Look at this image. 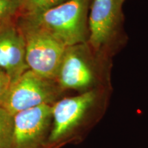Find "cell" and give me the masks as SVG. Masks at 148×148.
Listing matches in <instances>:
<instances>
[{"instance_id": "cell-10", "label": "cell", "mask_w": 148, "mask_h": 148, "mask_svg": "<svg viewBox=\"0 0 148 148\" xmlns=\"http://www.w3.org/2000/svg\"><path fill=\"white\" fill-rule=\"evenodd\" d=\"M14 128V116L0 106V147L10 148Z\"/></svg>"}, {"instance_id": "cell-12", "label": "cell", "mask_w": 148, "mask_h": 148, "mask_svg": "<svg viewBox=\"0 0 148 148\" xmlns=\"http://www.w3.org/2000/svg\"><path fill=\"white\" fill-rule=\"evenodd\" d=\"M11 84L12 82L10 77L5 73V71L0 69V106L2 105Z\"/></svg>"}, {"instance_id": "cell-2", "label": "cell", "mask_w": 148, "mask_h": 148, "mask_svg": "<svg viewBox=\"0 0 148 148\" xmlns=\"http://www.w3.org/2000/svg\"><path fill=\"white\" fill-rule=\"evenodd\" d=\"M17 25L25 42V59L29 70L54 80L66 47L47 31L20 16Z\"/></svg>"}, {"instance_id": "cell-3", "label": "cell", "mask_w": 148, "mask_h": 148, "mask_svg": "<svg viewBox=\"0 0 148 148\" xmlns=\"http://www.w3.org/2000/svg\"><path fill=\"white\" fill-rule=\"evenodd\" d=\"M51 81L27 70L11 84L1 106L14 116L27 109L49 104L58 92Z\"/></svg>"}, {"instance_id": "cell-4", "label": "cell", "mask_w": 148, "mask_h": 148, "mask_svg": "<svg viewBox=\"0 0 148 148\" xmlns=\"http://www.w3.org/2000/svg\"><path fill=\"white\" fill-rule=\"evenodd\" d=\"M52 106L42 104L14 115L10 148H46Z\"/></svg>"}, {"instance_id": "cell-9", "label": "cell", "mask_w": 148, "mask_h": 148, "mask_svg": "<svg viewBox=\"0 0 148 148\" xmlns=\"http://www.w3.org/2000/svg\"><path fill=\"white\" fill-rule=\"evenodd\" d=\"M67 0H21V15L38 14L64 3Z\"/></svg>"}, {"instance_id": "cell-1", "label": "cell", "mask_w": 148, "mask_h": 148, "mask_svg": "<svg viewBox=\"0 0 148 148\" xmlns=\"http://www.w3.org/2000/svg\"><path fill=\"white\" fill-rule=\"evenodd\" d=\"M92 0H67L38 14L21 15L47 31L66 47L88 38L87 12Z\"/></svg>"}, {"instance_id": "cell-5", "label": "cell", "mask_w": 148, "mask_h": 148, "mask_svg": "<svg viewBox=\"0 0 148 148\" xmlns=\"http://www.w3.org/2000/svg\"><path fill=\"white\" fill-rule=\"evenodd\" d=\"M124 0H92L88 16V42L99 49L113 34Z\"/></svg>"}, {"instance_id": "cell-7", "label": "cell", "mask_w": 148, "mask_h": 148, "mask_svg": "<svg viewBox=\"0 0 148 148\" xmlns=\"http://www.w3.org/2000/svg\"><path fill=\"white\" fill-rule=\"evenodd\" d=\"M0 69L10 77L12 83L29 69L24 36L13 22L0 29Z\"/></svg>"}, {"instance_id": "cell-8", "label": "cell", "mask_w": 148, "mask_h": 148, "mask_svg": "<svg viewBox=\"0 0 148 148\" xmlns=\"http://www.w3.org/2000/svg\"><path fill=\"white\" fill-rule=\"evenodd\" d=\"M77 46L66 48L56 80L63 89H83L93 80V73Z\"/></svg>"}, {"instance_id": "cell-6", "label": "cell", "mask_w": 148, "mask_h": 148, "mask_svg": "<svg viewBox=\"0 0 148 148\" xmlns=\"http://www.w3.org/2000/svg\"><path fill=\"white\" fill-rule=\"evenodd\" d=\"M95 97V92L88 91L75 97L64 98L52 106L53 126L48 142L54 143L76 126Z\"/></svg>"}, {"instance_id": "cell-11", "label": "cell", "mask_w": 148, "mask_h": 148, "mask_svg": "<svg viewBox=\"0 0 148 148\" xmlns=\"http://www.w3.org/2000/svg\"><path fill=\"white\" fill-rule=\"evenodd\" d=\"M21 0H0V29L21 14Z\"/></svg>"}, {"instance_id": "cell-13", "label": "cell", "mask_w": 148, "mask_h": 148, "mask_svg": "<svg viewBox=\"0 0 148 148\" xmlns=\"http://www.w3.org/2000/svg\"><path fill=\"white\" fill-rule=\"evenodd\" d=\"M0 148H2V147H0Z\"/></svg>"}]
</instances>
